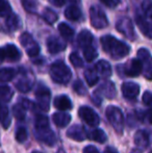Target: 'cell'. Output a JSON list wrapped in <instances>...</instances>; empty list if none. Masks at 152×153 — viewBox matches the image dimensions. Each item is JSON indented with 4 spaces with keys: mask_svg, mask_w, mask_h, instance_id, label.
<instances>
[{
    "mask_svg": "<svg viewBox=\"0 0 152 153\" xmlns=\"http://www.w3.org/2000/svg\"><path fill=\"white\" fill-rule=\"evenodd\" d=\"M100 43L103 50L115 59H123L130 52V47L124 42L117 40L115 36H104L101 38Z\"/></svg>",
    "mask_w": 152,
    "mask_h": 153,
    "instance_id": "obj_1",
    "label": "cell"
},
{
    "mask_svg": "<svg viewBox=\"0 0 152 153\" xmlns=\"http://www.w3.org/2000/svg\"><path fill=\"white\" fill-rule=\"evenodd\" d=\"M50 77L54 82L59 85H67L71 80L72 72L69 67L63 62H55L51 65L50 70Z\"/></svg>",
    "mask_w": 152,
    "mask_h": 153,
    "instance_id": "obj_2",
    "label": "cell"
},
{
    "mask_svg": "<svg viewBox=\"0 0 152 153\" xmlns=\"http://www.w3.org/2000/svg\"><path fill=\"white\" fill-rule=\"evenodd\" d=\"M105 115L108 118V122L114 127L116 132L122 133L124 129V116L122 111L118 106L115 105H110L106 107Z\"/></svg>",
    "mask_w": 152,
    "mask_h": 153,
    "instance_id": "obj_3",
    "label": "cell"
},
{
    "mask_svg": "<svg viewBox=\"0 0 152 153\" xmlns=\"http://www.w3.org/2000/svg\"><path fill=\"white\" fill-rule=\"evenodd\" d=\"M90 20H91V25L96 29H102L108 24L104 12L98 6H92L90 8Z\"/></svg>",
    "mask_w": 152,
    "mask_h": 153,
    "instance_id": "obj_4",
    "label": "cell"
},
{
    "mask_svg": "<svg viewBox=\"0 0 152 153\" xmlns=\"http://www.w3.org/2000/svg\"><path fill=\"white\" fill-rule=\"evenodd\" d=\"M116 28L119 32H121L125 38L128 40L134 41L136 40V31L132 24L131 20L127 17H122L116 23Z\"/></svg>",
    "mask_w": 152,
    "mask_h": 153,
    "instance_id": "obj_5",
    "label": "cell"
},
{
    "mask_svg": "<svg viewBox=\"0 0 152 153\" xmlns=\"http://www.w3.org/2000/svg\"><path fill=\"white\" fill-rule=\"evenodd\" d=\"M20 43L23 47H24L26 53L30 57H35L40 53V47H39L38 43L33 40V38L27 32H23L20 36Z\"/></svg>",
    "mask_w": 152,
    "mask_h": 153,
    "instance_id": "obj_6",
    "label": "cell"
},
{
    "mask_svg": "<svg viewBox=\"0 0 152 153\" xmlns=\"http://www.w3.org/2000/svg\"><path fill=\"white\" fill-rule=\"evenodd\" d=\"M78 116L85 123L91 127H97L100 123V118L95 111L89 106H81L78 109Z\"/></svg>",
    "mask_w": 152,
    "mask_h": 153,
    "instance_id": "obj_7",
    "label": "cell"
},
{
    "mask_svg": "<svg viewBox=\"0 0 152 153\" xmlns=\"http://www.w3.org/2000/svg\"><path fill=\"white\" fill-rule=\"evenodd\" d=\"M36 98L37 103L42 111H49L50 107V100H51V93L48 88L44 85H39V88L36 91Z\"/></svg>",
    "mask_w": 152,
    "mask_h": 153,
    "instance_id": "obj_8",
    "label": "cell"
},
{
    "mask_svg": "<svg viewBox=\"0 0 152 153\" xmlns=\"http://www.w3.org/2000/svg\"><path fill=\"white\" fill-rule=\"evenodd\" d=\"M138 57L142 65H144V75L147 79H152V57L151 54L147 49L141 48L138 51Z\"/></svg>",
    "mask_w": 152,
    "mask_h": 153,
    "instance_id": "obj_9",
    "label": "cell"
},
{
    "mask_svg": "<svg viewBox=\"0 0 152 153\" xmlns=\"http://www.w3.org/2000/svg\"><path fill=\"white\" fill-rule=\"evenodd\" d=\"M36 137L39 141L47 144L48 146H53L56 142V137L55 133L50 129V127L46 128L36 129Z\"/></svg>",
    "mask_w": 152,
    "mask_h": 153,
    "instance_id": "obj_10",
    "label": "cell"
},
{
    "mask_svg": "<svg viewBox=\"0 0 152 153\" xmlns=\"http://www.w3.org/2000/svg\"><path fill=\"white\" fill-rule=\"evenodd\" d=\"M143 70L142 62L139 59H132L124 66V73L129 77H136Z\"/></svg>",
    "mask_w": 152,
    "mask_h": 153,
    "instance_id": "obj_11",
    "label": "cell"
},
{
    "mask_svg": "<svg viewBox=\"0 0 152 153\" xmlns=\"http://www.w3.org/2000/svg\"><path fill=\"white\" fill-rule=\"evenodd\" d=\"M67 44L64 40H62L59 36H49L48 40H47V49L50 53L55 54V53H59L61 51L65 50Z\"/></svg>",
    "mask_w": 152,
    "mask_h": 153,
    "instance_id": "obj_12",
    "label": "cell"
},
{
    "mask_svg": "<svg viewBox=\"0 0 152 153\" xmlns=\"http://www.w3.org/2000/svg\"><path fill=\"white\" fill-rule=\"evenodd\" d=\"M33 82H35V78L30 73L26 72L23 73L20 77H19L18 81L16 82V88L20 92L26 93L30 91V89L33 88Z\"/></svg>",
    "mask_w": 152,
    "mask_h": 153,
    "instance_id": "obj_13",
    "label": "cell"
},
{
    "mask_svg": "<svg viewBox=\"0 0 152 153\" xmlns=\"http://www.w3.org/2000/svg\"><path fill=\"white\" fill-rule=\"evenodd\" d=\"M121 90L124 98L133 100L138 97L139 93H140V85L136 82H124L122 85Z\"/></svg>",
    "mask_w": 152,
    "mask_h": 153,
    "instance_id": "obj_14",
    "label": "cell"
},
{
    "mask_svg": "<svg viewBox=\"0 0 152 153\" xmlns=\"http://www.w3.org/2000/svg\"><path fill=\"white\" fill-rule=\"evenodd\" d=\"M136 25H138L139 29L142 31V33L147 38L152 39V22L148 21L145 17H143L140 14L136 16Z\"/></svg>",
    "mask_w": 152,
    "mask_h": 153,
    "instance_id": "obj_15",
    "label": "cell"
},
{
    "mask_svg": "<svg viewBox=\"0 0 152 153\" xmlns=\"http://www.w3.org/2000/svg\"><path fill=\"white\" fill-rule=\"evenodd\" d=\"M67 137L76 142H82L87 137V132L81 125H73L67 130Z\"/></svg>",
    "mask_w": 152,
    "mask_h": 153,
    "instance_id": "obj_16",
    "label": "cell"
},
{
    "mask_svg": "<svg viewBox=\"0 0 152 153\" xmlns=\"http://www.w3.org/2000/svg\"><path fill=\"white\" fill-rule=\"evenodd\" d=\"M53 105L56 109L59 111H68V109L72 108V102L70 98L66 95H59L56 96L53 100Z\"/></svg>",
    "mask_w": 152,
    "mask_h": 153,
    "instance_id": "obj_17",
    "label": "cell"
},
{
    "mask_svg": "<svg viewBox=\"0 0 152 153\" xmlns=\"http://www.w3.org/2000/svg\"><path fill=\"white\" fill-rule=\"evenodd\" d=\"M52 119L54 124L56 125L59 128H64V127H67L68 125L71 122V116L69 114L65 113V111H59V113H55L52 116Z\"/></svg>",
    "mask_w": 152,
    "mask_h": 153,
    "instance_id": "obj_18",
    "label": "cell"
},
{
    "mask_svg": "<svg viewBox=\"0 0 152 153\" xmlns=\"http://www.w3.org/2000/svg\"><path fill=\"white\" fill-rule=\"evenodd\" d=\"M97 93H101V95H103L106 98L113 99L115 98L117 91H116V87L114 82H112V81H105V82H103L99 87Z\"/></svg>",
    "mask_w": 152,
    "mask_h": 153,
    "instance_id": "obj_19",
    "label": "cell"
},
{
    "mask_svg": "<svg viewBox=\"0 0 152 153\" xmlns=\"http://www.w3.org/2000/svg\"><path fill=\"white\" fill-rule=\"evenodd\" d=\"M134 144L140 149H145L149 145V135L145 130H138L134 134Z\"/></svg>",
    "mask_w": 152,
    "mask_h": 153,
    "instance_id": "obj_20",
    "label": "cell"
},
{
    "mask_svg": "<svg viewBox=\"0 0 152 153\" xmlns=\"http://www.w3.org/2000/svg\"><path fill=\"white\" fill-rule=\"evenodd\" d=\"M95 71L103 78H108L112 75V67L106 61H99L95 66Z\"/></svg>",
    "mask_w": 152,
    "mask_h": 153,
    "instance_id": "obj_21",
    "label": "cell"
},
{
    "mask_svg": "<svg viewBox=\"0 0 152 153\" xmlns=\"http://www.w3.org/2000/svg\"><path fill=\"white\" fill-rule=\"evenodd\" d=\"M4 50V54H5V59H7L10 62H17L20 59L21 57V53L19 51V49L17 48L15 45L13 44H8L6 45L3 48Z\"/></svg>",
    "mask_w": 152,
    "mask_h": 153,
    "instance_id": "obj_22",
    "label": "cell"
},
{
    "mask_svg": "<svg viewBox=\"0 0 152 153\" xmlns=\"http://www.w3.org/2000/svg\"><path fill=\"white\" fill-rule=\"evenodd\" d=\"M78 45L81 47V48H85V47H89L91 45H93V41H94V38H93V34L91 33L89 30H83L80 31V33L78 34Z\"/></svg>",
    "mask_w": 152,
    "mask_h": 153,
    "instance_id": "obj_23",
    "label": "cell"
},
{
    "mask_svg": "<svg viewBox=\"0 0 152 153\" xmlns=\"http://www.w3.org/2000/svg\"><path fill=\"white\" fill-rule=\"evenodd\" d=\"M81 10H79V7H77L76 5H70L66 8L65 10V16L68 20L70 21H78L81 18Z\"/></svg>",
    "mask_w": 152,
    "mask_h": 153,
    "instance_id": "obj_24",
    "label": "cell"
},
{
    "mask_svg": "<svg viewBox=\"0 0 152 153\" xmlns=\"http://www.w3.org/2000/svg\"><path fill=\"white\" fill-rule=\"evenodd\" d=\"M0 123L2 124L4 129H7L10 124V114H8V108L5 104L0 103Z\"/></svg>",
    "mask_w": 152,
    "mask_h": 153,
    "instance_id": "obj_25",
    "label": "cell"
},
{
    "mask_svg": "<svg viewBox=\"0 0 152 153\" xmlns=\"http://www.w3.org/2000/svg\"><path fill=\"white\" fill-rule=\"evenodd\" d=\"M89 137L91 140H93V141L98 142V143H101V144L104 143V142H106V140H108V137H106L105 132L99 128L93 129V130L90 132Z\"/></svg>",
    "mask_w": 152,
    "mask_h": 153,
    "instance_id": "obj_26",
    "label": "cell"
},
{
    "mask_svg": "<svg viewBox=\"0 0 152 153\" xmlns=\"http://www.w3.org/2000/svg\"><path fill=\"white\" fill-rule=\"evenodd\" d=\"M6 25L10 30H17L21 26V20L17 15L10 14L6 19Z\"/></svg>",
    "mask_w": 152,
    "mask_h": 153,
    "instance_id": "obj_27",
    "label": "cell"
},
{
    "mask_svg": "<svg viewBox=\"0 0 152 153\" xmlns=\"http://www.w3.org/2000/svg\"><path fill=\"white\" fill-rule=\"evenodd\" d=\"M85 78L90 87H93L98 82V74L94 69H87L85 71Z\"/></svg>",
    "mask_w": 152,
    "mask_h": 153,
    "instance_id": "obj_28",
    "label": "cell"
},
{
    "mask_svg": "<svg viewBox=\"0 0 152 153\" xmlns=\"http://www.w3.org/2000/svg\"><path fill=\"white\" fill-rule=\"evenodd\" d=\"M16 75V71L12 68H2L0 69V81L7 82L10 81Z\"/></svg>",
    "mask_w": 152,
    "mask_h": 153,
    "instance_id": "obj_29",
    "label": "cell"
},
{
    "mask_svg": "<svg viewBox=\"0 0 152 153\" xmlns=\"http://www.w3.org/2000/svg\"><path fill=\"white\" fill-rule=\"evenodd\" d=\"M59 30L61 32L62 36H63L64 39H66V40H71L74 36L73 28H71V27L68 24H66V23H61V24L59 25Z\"/></svg>",
    "mask_w": 152,
    "mask_h": 153,
    "instance_id": "obj_30",
    "label": "cell"
},
{
    "mask_svg": "<svg viewBox=\"0 0 152 153\" xmlns=\"http://www.w3.org/2000/svg\"><path fill=\"white\" fill-rule=\"evenodd\" d=\"M43 19H44L45 21H46L48 24H53L54 22H56L57 21V15L55 12H53L51 8H45L44 10H43Z\"/></svg>",
    "mask_w": 152,
    "mask_h": 153,
    "instance_id": "obj_31",
    "label": "cell"
},
{
    "mask_svg": "<svg viewBox=\"0 0 152 153\" xmlns=\"http://www.w3.org/2000/svg\"><path fill=\"white\" fill-rule=\"evenodd\" d=\"M13 91L7 85H2L0 87V103L1 102H8L13 97Z\"/></svg>",
    "mask_w": 152,
    "mask_h": 153,
    "instance_id": "obj_32",
    "label": "cell"
},
{
    "mask_svg": "<svg viewBox=\"0 0 152 153\" xmlns=\"http://www.w3.org/2000/svg\"><path fill=\"white\" fill-rule=\"evenodd\" d=\"M82 51H83V55H85V59H87V62H93L98 55L97 50H96V48L93 45L83 48Z\"/></svg>",
    "mask_w": 152,
    "mask_h": 153,
    "instance_id": "obj_33",
    "label": "cell"
},
{
    "mask_svg": "<svg viewBox=\"0 0 152 153\" xmlns=\"http://www.w3.org/2000/svg\"><path fill=\"white\" fill-rule=\"evenodd\" d=\"M24 10L31 14L37 13L38 10V1L37 0H21Z\"/></svg>",
    "mask_w": 152,
    "mask_h": 153,
    "instance_id": "obj_34",
    "label": "cell"
},
{
    "mask_svg": "<svg viewBox=\"0 0 152 153\" xmlns=\"http://www.w3.org/2000/svg\"><path fill=\"white\" fill-rule=\"evenodd\" d=\"M13 114L16 117V119L24 120L25 116H26V108L21 103H19V104H16L13 107Z\"/></svg>",
    "mask_w": 152,
    "mask_h": 153,
    "instance_id": "obj_35",
    "label": "cell"
},
{
    "mask_svg": "<svg viewBox=\"0 0 152 153\" xmlns=\"http://www.w3.org/2000/svg\"><path fill=\"white\" fill-rule=\"evenodd\" d=\"M12 14V7L7 0H0V17H6Z\"/></svg>",
    "mask_w": 152,
    "mask_h": 153,
    "instance_id": "obj_36",
    "label": "cell"
},
{
    "mask_svg": "<svg viewBox=\"0 0 152 153\" xmlns=\"http://www.w3.org/2000/svg\"><path fill=\"white\" fill-rule=\"evenodd\" d=\"M35 127L36 129H41V128H46L49 127V120L46 116H37L36 118V122H35Z\"/></svg>",
    "mask_w": 152,
    "mask_h": 153,
    "instance_id": "obj_37",
    "label": "cell"
},
{
    "mask_svg": "<svg viewBox=\"0 0 152 153\" xmlns=\"http://www.w3.org/2000/svg\"><path fill=\"white\" fill-rule=\"evenodd\" d=\"M27 137H28V133H27V130L25 127H19L16 131V140L19 142V143H24L27 140Z\"/></svg>",
    "mask_w": 152,
    "mask_h": 153,
    "instance_id": "obj_38",
    "label": "cell"
},
{
    "mask_svg": "<svg viewBox=\"0 0 152 153\" xmlns=\"http://www.w3.org/2000/svg\"><path fill=\"white\" fill-rule=\"evenodd\" d=\"M69 59H70V62H71V64L73 65L75 68H81V67H83V61L78 55V53H76V52L71 53L69 56Z\"/></svg>",
    "mask_w": 152,
    "mask_h": 153,
    "instance_id": "obj_39",
    "label": "cell"
},
{
    "mask_svg": "<svg viewBox=\"0 0 152 153\" xmlns=\"http://www.w3.org/2000/svg\"><path fill=\"white\" fill-rule=\"evenodd\" d=\"M142 8L145 16L152 18V0H143Z\"/></svg>",
    "mask_w": 152,
    "mask_h": 153,
    "instance_id": "obj_40",
    "label": "cell"
},
{
    "mask_svg": "<svg viewBox=\"0 0 152 153\" xmlns=\"http://www.w3.org/2000/svg\"><path fill=\"white\" fill-rule=\"evenodd\" d=\"M73 89H74V91H75L78 95H80V96H83V95L87 94V89H85V87L83 85L82 81L79 80V79L74 82Z\"/></svg>",
    "mask_w": 152,
    "mask_h": 153,
    "instance_id": "obj_41",
    "label": "cell"
},
{
    "mask_svg": "<svg viewBox=\"0 0 152 153\" xmlns=\"http://www.w3.org/2000/svg\"><path fill=\"white\" fill-rule=\"evenodd\" d=\"M143 103H144L146 106L152 108V94L150 92H145L143 95Z\"/></svg>",
    "mask_w": 152,
    "mask_h": 153,
    "instance_id": "obj_42",
    "label": "cell"
},
{
    "mask_svg": "<svg viewBox=\"0 0 152 153\" xmlns=\"http://www.w3.org/2000/svg\"><path fill=\"white\" fill-rule=\"evenodd\" d=\"M108 7H116L119 4L120 0H100Z\"/></svg>",
    "mask_w": 152,
    "mask_h": 153,
    "instance_id": "obj_43",
    "label": "cell"
},
{
    "mask_svg": "<svg viewBox=\"0 0 152 153\" xmlns=\"http://www.w3.org/2000/svg\"><path fill=\"white\" fill-rule=\"evenodd\" d=\"M83 153H99L98 149L95 147V146H87V147L83 149Z\"/></svg>",
    "mask_w": 152,
    "mask_h": 153,
    "instance_id": "obj_44",
    "label": "cell"
},
{
    "mask_svg": "<svg viewBox=\"0 0 152 153\" xmlns=\"http://www.w3.org/2000/svg\"><path fill=\"white\" fill-rule=\"evenodd\" d=\"M50 2L53 4V5L57 6V7H61L65 4L66 0H50Z\"/></svg>",
    "mask_w": 152,
    "mask_h": 153,
    "instance_id": "obj_45",
    "label": "cell"
},
{
    "mask_svg": "<svg viewBox=\"0 0 152 153\" xmlns=\"http://www.w3.org/2000/svg\"><path fill=\"white\" fill-rule=\"evenodd\" d=\"M145 116H146V119L148 120L149 123L152 124V109H150V111H147V113L145 114Z\"/></svg>",
    "mask_w": 152,
    "mask_h": 153,
    "instance_id": "obj_46",
    "label": "cell"
},
{
    "mask_svg": "<svg viewBox=\"0 0 152 153\" xmlns=\"http://www.w3.org/2000/svg\"><path fill=\"white\" fill-rule=\"evenodd\" d=\"M104 153H119L117 149H115L114 147H108L104 150Z\"/></svg>",
    "mask_w": 152,
    "mask_h": 153,
    "instance_id": "obj_47",
    "label": "cell"
},
{
    "mask_svg": "<svg viewBox=\"0 0 152 153\" xmlns=\"http://www.w3.org/2000/svg\"><path fill=\"white\" fill-rule=\"evenodd\" d=\"M5 59V54H4L3 48H0V62H2Z\"/></svg>",
    "mask_w": 152,
    "mask_h": 153,
    "instance_id": "obj_48",
    "label": "cell"
},
{
    "mask_svg": "<svg viewBox=\"0 0 152 153\" xmlns=\"http://www.w3.org/2000/svg\"><path fill=\"white\" fill-rule=\"evenodd\" d=\"M69 1L71 2V3L74 5V4H75V3H78V2H80V0H69Z\"/></svg>",
    "mask_w": 152,
    "mask_h": 153,
    "instance_id": "obj_49",
    "label": "cell"
},
{
    "mask_svg": "<svg viewBox=\"0 0 152 153\" xmlns=\"http://www.w3.org/2000/svg\"><path fill=\"white\" fill-rule=\"evenodd\" d=\"M57 153H66L65 151H64V150H59V152H57Z\"/></svg>",
    "mask_w": 152,
    "mask_h": 153,
    "instance_id": "obj_50",
    "label": "cell"
},
{
    "mask_svg": "<svg viewBox=\"0 0 152 153\" xmlns=\"http://www.w3.org/2000/svg\"><path fill=\"white\" fill-rule=\"evenodd\" d=\"M33 153H43V152H41V151H33Z\"/></svg>",
    "mask_w": 152,
    "mask_h": 153,
    "instance_id": "obj_51",
    "label": "cell"
},
{
    "mask_svg": "<svg viewBox=\"0 0 152 153\" xmlns=\"http://www.w3.org/2000/svg\"><path fill=\"white\" fill-rule=\"evenodd\" d=\"M150 153H152V152H150Z\"/></svg>",
    "mask_w": 152,
    "mask_h": 153,
    "instance_id": "obj_52",
    "label": "cell"
}]
</instances>
